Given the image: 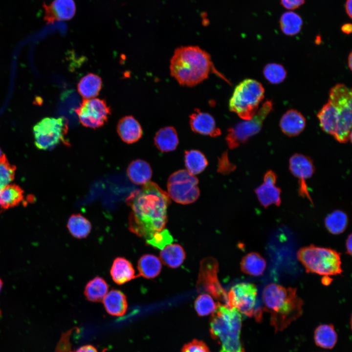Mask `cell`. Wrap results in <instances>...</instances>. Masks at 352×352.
Instances as JSON below:
<instances>
[{"label": "cell", "instance_id": "cell-1", "mask_svg": "<svg viewBox=\"0 0 352 352\" xmlns=\"http://www.w3.org/2000/svg\"><path fill=\"white\" fill-rule=\"evenodd\" d=\"M131 207L129 217L130 231L147 240L161 231L167 222L168 194L157 184L149 181L132 192L126 199Z\"/></svg>", "mask_w": 352, "mask_h": 352}, {"label": "cell", "instance_id": "cell-2", "mask_svg": "<svg viewBox=\"0 0 352 352\" xmlns=\"http://www.w3.org/2000/svg\"><path fill=\"white\" fill-rule=\"evenodd\" d=\"M352 95L351 89L344 84L336 85L330 91L328 102L317 114L322 129L340 143L351 140Z\"/></svg>", "mask_w": 352, "mask_h": 352}, {"label": "cell", "instance_id": "cell-3", "mask_svg": "<svg viewBox=\"0 0 352 352\" xmlns=\"http://www.w3.org/2000/svg\"><path fill=\"white\" fill-rule=\"evenodd\" d=\"M262 299L264 310L270 314L275 332L286 329L303 312L304 302L296 288L271 283L264 288Z\"/></svg>", "mask_w": 352, "mask_h": 352}, {"label": "cell", "instance_id": "cell-4", "mask_svg": "<svg viewBox=\"0 0 352 352\" xmlns=\"http://www.w3.org/2000/svg\"><path fill=\"white\" fill-rule=\"evenodd\" d=\"M209 54L197 46L178 47L170 62L171 75L180 85L194 86L206 79L213 68Z\"/></svg>", "mask_w": 352, "mask_h": 352}, {"label": "cell", "instance_id": "cell-5", "mask_svg": "<svg viewBox=\"0 0 352 352\" xmlns=\"http://www.w3.org/2000/svg\"><path fill=\"white\" fill-rule=\"evenodd\" d=\"M242 317L235 308L218 302L213 313L210 332L220 345L219 352H244L241 340Z\"/></svg>", "mask_w": 352, "mask_h": 352}, {"label": "cell", "instance_id": "cell-6", "mask_svg": "<svg viewBox=\"0 0 352 352\" xmlns=\"http://www.w3.org/2000/svg\"><path fill=\"white\" fill-rule=\"evenodd\" d=\"M297 256L308 273L329 276L342 272L340 254L332 249L310 245L301 248Z\"/></svg>", "mask_w": 352, "mask_h": 352}, {"label": "cell", "instance_id": "cell-7", "mask_svg": "<svg viewBox=\"0 0 352 352\" xmlns=\"http://www.w3.org/2000/svg\"><path fill=\"white\" fill-rule=\"evenodd\" d=\"M264 89L256 80L247 79L235 88L229 103L230 110L245 120L251 119L258 111Z\"/></svg>", "mask_w": 352, "mask_h": 352}, {"label": "cell", "instance_id": "cell-8", "mask_svg": "<svg viewBox=\"0 0 352 352\" xmlns=\"http://www.w3.org/2000/svg\"><path fill=\"white\" fill-rule=\"evenodd\" d=\"M258 289L253 284L241 283L233 286L227 293L228 307L235 308L241 313L255 320H262L263 307L257 305Z\"/></svg>", "mask_w": 352, "mask_h": 352}, {"label": "cell", "instance_id": "cell-9", "mask_svg": "<svg viewBox=\"0 0 352 352\" xmlns=\"http://www.w3.org/2000/svg\"><path fill=\"white\" fill-rule=\"evenodd\" d=\"M66 121L62 117H45L38 122L33 131L36 146L39 149H53L61 142H66Z\"/></svg>", "mask_w": 352, "mask_h": 352}, {"label": "cell", "instance_id": "cell-10", "mask_svg": "<svg viewBox=\"0 0 352 352\" xmlns=\"http://www.w3.org/2000/svg\"><path fill=\"white\" fill-rule=\"evenodd\" d=\"M198 178L186 170H178L170 176L167 183L169 196L177 203L188 204L199 195Z\"/></svg>", "mask_w": 352, "mask_h": 352}, {"label": "cell", "instance_id": "cell-11", "mask_svg": "<svg viewBox=\"0 0 352 352\" xmlns=\"http://www.w3.org/2000/svg\"><path fill=\"white\" fill-rule=\"evenodd\" d=\"M272 109V102L267 101L251 119L240 122L229 129L226 138L229 148L231 149L236 148L258 133L264 120Z\"/></svg>", "mask_w": 352, "mask_h": 352}, {"label": "cell", "instance_id": "cell-12", "mask_svg": "<svg viewBox=\"0 0 352 352\" xmlns=\"http://www.w3.org/2000/svg\"><path fill=\"white\" fill-rule=\"evenodd\" d=\"M218 271V263L215 258L208 257L202 259L200 263L197 289L200 292L211 294L218 301L223 302L228 307L227 293L219 282Z\"/></svg>", "mask_w": 352, "mask_h": 352}, {"label": "cell", "instance_id": "cell-13", "mask_svg": "<svg viewBox=\"0 0 352 352\" xmlns=\"http://www.w3.org/2000/svg\"><path fill=\"white\" fill-rule=\"evenodd\" d=\"M75 111L81 123L92 129L103 126L110 114V107L106 102L99 98L84 99Z\"/></svg>", "mask_w": 352, "mask_h": 352}, {"label": "cell", "instance_id": "cell-14", "mask_svg": "<svg viewBox=\"0 0 352 352\" xmlns=\"http://www.w3.org/2000/svg\"><path fill=\"white\" fill-rule=\"evenodd\" d=\"M289 170L294 176L299 179V193L303 197L309 199L312 203L309 194L306 180L312 176L314 167L311 159L304 154H295L289 159Z\"/></svg>", "mask_w": 352, "mask_h": 352}, {"label": "cell", "instance_id": "cell-15", "mask_svg": "<svg viewBox=\"0 0 352 352\" xmlns=\"http://www.w3.org/2000/svg\"><path fill=\"white\" fill-rule=\"evenodd\" d=\"M44 20L47 23L56 21L69 20L74 16L76 5L73 0H54L48 5L44 4Z\"/></svg>", "mask_w": 352, "mask_h": 352}, {"label": "cell", "instance_id": "cell-16", "mask_svg": "<svg viewBox=\"0 0 352 352\" xmlns=\"http://www.w3.org/2000/svg\"><path fill=\"white\" fill-rule=\"evenodd\" d=\"M190 125L194 132L203 135L216 137L221 133L220 129L216 126L213 116L198 110H195L190 115Z\"/></svg>", "mask_w": 352, "mask_h": 352}, {"label": "cell", "instance_id": "cell-17", "mask_svg": "<svg viewBox=\"0 0 352 352\" xmlns=\"http://www.w3.org/2000/svg\"><path fill=\"white\" fill-rule=\"evenodd\" d=\"M117 131L121 139L128 144L137 141L142 136L140 124L132 116H126L118 122Z\"/></svg>", "mask_w": 352, "mask_h": 352}, {"label": "cell", "instance_id": "cell-18", "mask_svg": "<svg viewBox=\"0 0 352 352\" xmlns=\"http://www.w3.org/2000/svg\"><path fill=\"white\" fill-rule=\"evenodd\" d=\"M280 126L281 130L288 136H294L300 134L306 126V119L298 111L290 110L282 117Z\"/></svg>", "mask_w": 352, "mask_h": 352}, {"label": "cell", "instance_id": "cell-19", "mask_svg": "<svg viewBox=\"0 0 352 352\" xmlns=\"http://www.w3.org/2000/svg\"><path fill=\"white\" fill-rule=\"evenodd\" d=\"M102 302L107 312L112 316H123L128 308L126 297L119 290H110L104 297Z\"/></svg>", "mask_w": 352, "mask_h": 352}, {"label": "cell", "instance_id": "cell-20", "mask_svg": "<svg viewBox=\"0 0 352 352\" xmlns=\"http://www.w3.org/2000/svg\"><path fill=\"white\" fill-rule=\"evenodd\" d=\"M110 273L113 281L122 285L134 278L135 271L131 262L123 257H117L113 261Z\"/></svg>", "mask_w": 352, "mask_h": 352}, {"label": "cell", "instance_id": "cell-21", "mask_svg": "<svg viewBox=\"0 0 352 352\" xmlns=\"http://www.w3.org/2000/svg\"><path fill=\"white\" fill-rule=\"evenodd\" d=\"M154 141L157 148L162 152L174 151L178 144L176 131L171 126L161 128L156 133Z\"/></svg>", "mask_w": 352, "mask_h": 352}, {"label": "cell", "instance_id": "cell-22", "mask_svg": "<svg viewBox=\"0 0 352 352\" xmlns=\"http://www.w3.org/2000/svg\"><path fill=\"white\" fill-rule=\"evenodd\" d=\"M130 179L137 185L145 184L152 177V171L150 165L145 161L137 159L132 161L127 169Z\"/></svg>", "mask_w": 352, "mask_h": 352}, {"label": "cell", "instance_id": "cell-23", "mask_svg": "<svg viewBox=\"0 0 352 352\" xmlns=\"http://www.w3.org/2000/svg\"><path fill=\"white\" fill-rule=\"evenodd\" d=\"M261 204L265 208L271 204L279 206L281 190L275 184L264 182L255 190Z\"/></svg>", "mask_w": 352, "mask_h": 352}, {"label": "cell", "instance_id": "cell-24", "mask_svg": "<svg viewBox=\"0 0 352 352\" xmlns=\"http://www.w3.org/2000/svg\"><path fill=\"white\" fill-rule=\"evenodd\" d=\"M242 271L247 274L258 276L264 272L266 263L264 259L256 252H251L245 255L240 263Z\"/></svg>", "mask_w": 352, "mask_h": 352}, {"label": "cell", "instance_id": "cell-25", "mask_svg": "<svg viewBox=\"0 0 352 352\" xmlns=\"http://www.w3.org/2000/svg\"><path fill=\"white\" fill-rule=\"evenodd\" d=\"M316 345L322 348L330 349L335 345L337 334L331 324H322L317 327L314 333Z\"/></svg>", "mask_w": 352, "mask_h": 352}, {"label": "cell", "instance_id": "cell-26", "mask_svg": "<svg viewBox=\"0 0 352 352\" xmlns=\"http://www.w3.org/2000/svg\"><path fill=\"white\" fill-rule=\"evenodd\" d=\"M102 80L98 75L89 73L84 76L78 84V91L85 99L93 98L97 96L102 88Z\"/></svg>", "mask_w": 352, "mask_h": 352}, {"label": "cell", "instance_id": "cell-27", "mask_svg": "<svg viewBox=\"0 0 352 352\" xmlns=\"http://www.w3.org/2000/svg\"><path fill=\"white\" fill-rule=\"evenodd\" d=\"M161 268V262L159 258L152 254L144 255L138 261V276L145 278H155L160 273Z\"/></svg>", "mask_w": 352, "mask_h": 352}, {"label": "cell", "instance_id": "cell-28", "mask_svg": "<svg viewBox=\"0 0 352 352\" xmlns=\"http://www.w3.org/2000/svg\"><path fill=\"white\" fill-rule=\"evenodd\" d=\"M160 257L166 265L171 268H176L183 262L185 253L179 244H169L161 249Z\"/></svg>", "mask_w": 352, "mask_h": 352}, {"label": "cell", "instance_id": "cell-29", "mask_svg": "<svg viewBox=\"0 0 352 352\" xmlns=\"http://www.w3.org/2000/svg\"><path fill=\"white\" fill-rule=\"evenodd\" d=\"M303 24L302 17L297 13L289 11L282 14L279 20L280 28L287 36H294L300 32Z\"/></svg>", "mask_w": 352, "mask_h": 352}, {"label": "cell", "instance_id": "cell-30", "mask_svg": "<svg viewBox=\"0 0 352 352\" xmlns=\"http://www.w3.org/2000/svg\"><path fill=\"white\" fill-rule=\"evenodd\" d=\"M23 198V190L17 185L9 184L0 192V207L3 209L14 207Z\"/></svg>", "mask_w": 352, "mask_h": 352}, {"label": "cell", "instance_id": "cell-31", "mask_svg": "<svg viewBox=\"0 0 352 352\" xmlns=\"http://www.w3.org/2000/svg\"><path fill=\"white\" fill-rule=\"evenodd\" d=\"M108 289L109 286L105 280L97 276L88 283L85 288L84 294L88 301L98 302L102 301Z\"/></svg>", "mask_w": 352, "mask_h": 352}, {"label": "cell", "instance_id": "cell-32", "mask_svg": "<svg viewBox=\"0 0 352 352\" xmlns=\"http://www.w3.org/2000/svg\"><path fill=\"white\" fill-rule=\"evenodd\" d=\"M67 227L72 236L77 239L87 237L91 229L90 221L80 214L72 215L69 218Z\"/></svg>", "mask_w": 352, "mask_h": 352}, {"label": "cell", "instance_id": "cell-33", "mask_svg": "<svg viewBox=\"0 0 352 352\" xmlns=\"http://www.w3.org/2000/svg\"><path fill=\"white\" fill-rule=\"evenodd\" d=\"M185 164L188 171L195 175L202 172L208 165V161L204 155L198 150L185 152Z\"/></svg>", "mask_w": 352, "mask_h": 352}, {"label": "cell", "instance_id": "cell-34", "mask_svg": "<svg viewBox=\"0 0 352 352\" xmlns=\"http://www.w3.org/2000/svg\"><path fill=\"white\" fill-rule=\"evenodd\" d=\"M348 217L341 210H335L329 214L325 219V225L328 230L334 235L343 232L348 224Z\"/></svg>", "mask_w": 352, "mask_h": 352}, {"label": "cell", "instance_id": "cell-35", "mask_svg": "<svg viewBox=\"0 0 352 352\" xmlns=\"http://www.w3.org/2000/svg\"><path fill=\"white\" fill-rule=\"evenodd\" d=\"M216 305L212 297L208 294H201L196 299L195 308L198 314L204 316L213 313L216 309Z\"/></svg>", "mask_w": 352, "mask_h": 352}, {"label": "cell", "instance_id": "cell-36", "mask_svg": "<svg viewBox=\"0 0 352 352\" xmlns=\"http://www.w3.org/2000/svg\"><path fill=\"white\" fill-rule=\"evenodd\" d=\"M263 73L267 80L275 84L283 82L286 75L284 67L276 63L267 64L264 69Z\"/></svg>", "mask_w": 352, "mask_h": 352}, {"label": "cell", "instance_id": "cell-37", "mask_svg": "<svg viewBox=\"0 0 352 352\" xmlns=\"http://www.w3.org/2000/svg\"><path fill=\"white\" fill-rule=\"evenodd\" d=\"M16 167L11 164L4 154L0 158V192L14 179Z\"/></svg>", "mask_w": 352, "mask_h": 352}, {"label": "cell", "instance_id": "cell-38", "mask_svg": "<svg viewBox=\"0 0 352 352\" xmlns=\"http://www.w3.org/2000/svg\"><path fill=\"white\" fill-rule=\"evenodd\" d=\"M173 241V237L169 231L167 229H163L154 233L150 239L146 240V242L161 250L168 244H171Z\"/></svg>", "mask_w": 352, "mask_h": 352}, {"label": "cell", "instance_id": "cell-39", "mask_svg": "<svg viewBox=\"0 0 352 352\" xmlns=\"http://www.w3.org/2000/svg\"><path fill=\"white\" fill-rule=\"evenodd\" d=\"M181 352H211L209 349L203 341L198 340L193 341L185 344Z\"/></svg>", "mask_w": 352, "mask_h": 352}, {"label": "cell", "instance_id": "cell-40", "mask_svg": "<svg viewBox=\"0 0 352 352\" xmlns=\"http://www.w3.org/2000/svg\"><path fill=\"white\" fill-rule=\"evenodd\" d=\"M280 3L285 8L293 10L303 5L305 0H280Z\"/></svg>", "mask_w": 352, "mask_h": 352}, {"label": "cell", "instance_id": "cell-41", "mask_svg": "<svg viewBox=\"0 0 352 352\" xmlns=\"http://www.w3.org/2000/svg\"><path fill=\"white\" fill-rule=\"evenodd\" d=\"M277 180V175L272 171L269 170L265 174L264 177V182L275 184Z\"/></svg>", "mask_w": 352, "mask_h": 352}, {"label": "cell", "instance_id": "cell-42", "mask_svg": "<svg viewBox=\"0 0 352 352\" xmlns=\"http://www.w3.org/2000/svg\"><path fill=\"white\" fill-rule=\"evenodd\" d=\"M73 352H98L97 349L93 346L87 345L83 346Z\"/></svg>", "mask_w": 352, "mask_h": 352}, {"label": "cell", "instance_id": "cell-43", "mask_svg": "<svg viewBox=\"0 0 352 352\" xmlns=\"http://www.w3.org/2000/svg\"><path fill=\"white\" fill-rule=\"evenodd\" d=\"M352 0H346L345 3V10L348 17L352 19Z\"/></svg>", "mask_w": 352, "mask_h": 352}, {"label": "cell", "instance_id": "cell-44", "mask_svg": "<svg viewBox=\"0 0 352 352\" xmlns=\"http://www.w3.org/2000/svg\"><path fill=\"white\" fill-rule=\"evenodd\" d=\"M352 234H350L346 241V248L347 253L350 255H352Z\"/></svg>", "mask_w": 352, "mask_h": 352}, {"label": "cell", "instance_id": "cell-45", "mask_svg": "<svg viewBox=\"0 0 352 352\" xmlns=\"http://www.w3.org/2000/svg\"><path fill=\"white\" fill-rule=\"evenodd\" d=\"M341 29L343 33L349 34L352 31V25L351 23H345L341 26Z\"/></svg>", "mask_w": 352, "mask_h": 352}, {"label": "cell", "instance_id": "cell-46", "mask_svg": "<svg viewBox=\"0 0 352 352\" xmlns=\"http://www.w3.org/2000/svg\"><path fill=\"white\" fill-rule=\"evenodd\" d=\"M352 53L351 52L348 57V66L351 70H352Z\"/></svg>", "mask_w": 352, "mask_h": 352}, {"label": "cell", "instance_id": "cell-47", "mask_svg": "<svg viewBox=\"0 0 352 352\" xmlns=\"http://www.w3.org/2000/svg\"><path fill=\"white\" fill-rule=\"evenodd\" d=\"M322 282H324V284H328L329 282H330V281H329V278L328 279L327 278H324V280L322 281Z\"/></svg>", "mask_w": 352, "mask_h": 352}, {"label": "cell", "instance_id": "cell-48", "mask_svg": "<svg viewBox=\"0 0 352 352\" xmlns=\"http://www.w3.org/2000/svg\"><path fill=\"white\" fill-rule=\"evenodd\" d=\"M2 286V282L1 280L0 279V291L1 290Z\"/></svg>", "mask_w": 352, "mask_h": 352}, {"label": "cell", "instance_id": "cell-49", "mask_svg": "<svg viewBox=\"0 0 352 352\" xmlns=\"http://www.w3.org/2000/svg\"><path fill=\"white\" fill-rule=\"evenodd\" d=\"M4 154H2L1 151L0 149V158Z\"/></svg>", "mask_w": 352, "mask_h": 352}]
</instances>
